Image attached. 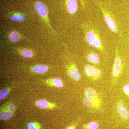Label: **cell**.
<instances>
[{
    "label": "cell",
    "mask_w": 129,
    "mask_h": 129,
    "mask_svg": "<svg viewBox=\"0 0 129 129\" xmlns=\"http://www.w3.org/2000/svg\"><path fill=\"white\" fill-rule=\"evenodd\" d=\"M36 11L40 16L42 17H46L48 14V10L45 5L43 3L37 2L35 4Z\"/></svg>",
    "instance_id": "4"
},
{
    "label": "cell",
    "mask_w": 129,
    "mask_h": 129,
    "mask_svg": "<svg viewBox=\"0 0 129 129\" xmlns=\"http://www.w3.org/2000/svg\"><path fill=\"white\" fill-rule=\"evenodd\" d=\"M83 103L84 106H87L89 108L91 107L92 105V100L86 98H85L83 100Z\"/></svg>",
    "instance_id": "18"
},
{
    "label": "cell",
    "mask_w": 129,
    "mask_h": 129,
    "mask_svg": "<svg viewBox=\"0 0 129 129\" xmlns=\"http://www.w3.org/2000/svg\"><path fill=\"white\" fill-rule=\"evenodd\" d=\"M53 84L58 88H62L63 86V83L62 80L59 78H55L52 80Z\"/></svg>",
    "instance_id": "16"
},
{
    "label": "cell",
    "mask_w": 129,
    "mask_h": 129,
    "mask_svg": "<svg viewBox=\"0 0 129 129\" xmlns=\"http://www.w3.org/2000/svg\"><path fill=\"white\" fill-rule=\"evenodd\" d=\"M10 19L12 21L18 22H22L25 19V16L23 14L20 13L14 14L10 17Z\"/></svg>",
    "instance_id": "14"
},
{
    "label": "cell",
    "mask_w": 129,
    "mask_h": 129,
    "mask_svg": "<svg viewBox=\"0 0 129 129\" xmlns=\"http://www.w3.org/2000/svg\"><path fill=\"white\" fill-rule=\"evenodd\" d=\"M72 78L74 80L78 81L80 79V75L78 70L76 67H73L72 70Z\"/></svg>",
    "instance_id": "15"
},
{
    "label": "cell",
    "mask_w": 129,
    "mask_h": 129,
    "mask_svg": "<svg viewBox=\"0 0 129 129\" xmlns=\"http://www.w3.org/2000/svg\"><path fill=\"white\" fill-rule=\"evenodd\" d=\"M121 67H122V64H121V60L120 58L116 53V56L114 60L113 70V75L114 77H117L120 73L121 71Z\"/></svg>",
    "instance_id": "5"
},
{
    "label": "cell",
    "mask_w": 129,
    "mask_h": 129,
    "mask_svg": "<svg viewBox=\"0 0 129 129\" xmlns=\"http://www.w3.org/2000/svg\"><path fill=\"white\" fill-rule=\"evenodd\" d=\"M88 127L89 129H98L99 127V125L97 123L92 121L89 123Z\"/></svg>",
    "instance_id": "21"
},
{
    "label": "cell",
    "mask_w": 129,
    "mask_h": 129,
    "mask_svg": "<svg viewBox=\"0 0 129 129\" xmlns=\"http://www.w3.org/2000/svg\"><path fill=\"white\" fill-rule=\"evenodd\" d=\"M16 109V107L12 104H8L5 108L1 109L0 118L2 120H8L12 117Z\"/></svg>",
    "instance_id": "2"
},
{
    "label": "cell",
    "mask_w": 129,
    "mask_h": 129,
    "mask_svg": "<svg viewBox=\"0 0 129 129\" xmlns=\"http://www.w3.org/2000/svg\"><path fill=\"white\" fill-rule=\"evenodd\" d=\"M84 70L85 74L89 76H98L101 74L100 70L91 65H86Z\"/></svg>",
    "instance_id": "6"
},
{
    "label": "cell",
    "mask_w": 129,
    "mask_h": 129,
    "mask_svg": "<svg viewBox=\"0 0 129 129\" xmlns=\"http://www.w3.org/2000/svg\"><path fill=\"white\" fill-rule=\"evenodd\" d=\"M9 93V91L7 89H3L0 91V99H3L6 97Z\"/></svg>",
    "instance_id": "20"
},
{
    "label": "cell",
    "mask_w": 129,
    "mask_h": 129,
    "mask_svg": "<svg viewBox=\"0 0 129 129\" xmlns=\"http://www.w3.org/2000/svg\"><path fill=\"white\" fill-rule=\"evenodd\" d=\"M86 39L88 44L95 48L102 50L103 49L101 42L96 33L92 30H90L86 35Z\"/></svg>",
    "instance_id": "1"
},
{
    "label": "cell",
    "mask_w": 129,
    "mask_h": 129,
    "mask_svg": "<svg viewBox=\"0 0 129 129\" xmlns=\"http://www.w3.org/2000/svg\"><path fill=\"white\" fill-rule=\"evenodd\" d=\"M9 39L10 41L14 43L18 41L20 39V36L19 33L16 32H12L9 35Z\"/></svg>",
    "instance_id": "13"
},
{
    "label": "cell",
    "mask_w": 129,
    "mask_h": 129,
    "mask_svg": "<svg viewBox=\"0 0 129 129\" xmlns=\"http://www.w3.org/2000/svg\"><path fill=\"white\" fill-rule=\"evenodd\" d=\"M123 90L126 94L129 95V85L126 84L123 87Z\"/></svg>",
    "instance_id": "22"
},
{
    "label": "cell",
    "mask_w": 129,
    "mask_h": 129,
    "mask_svg": "<svg viewBox=\"0 0 129 129\" xmlns=\"http://www.w3.org/2000/svg\"><path fill=\"white\" fill-rule=\"evenodd\" d=\"M68 76H69L70 78H72V70H69L68 71Z\"/></svg>",
    "instance_id": "23"
},
{
    "label": "cell",
    "mask_w": 129,
    "mask_h": 129,
    "mask_svg": "<svg viewBox=\"0 0 129 129\" xmlns=\"http://www.w3.org/2000/svg\"><path fill=\"white\" fill-rule=\"evenodd\" d=\"M22 55L24 57L30 58L33 55V53L30 50L25 49L22 50L21 52Z\"/></svg>",
    "instance_id": "17"
},
{
    "label": "cell",
    "mask_w": 129,
    "mask_h": 129,
    "mask_svg": "<svg viewBox=\"0 0 129 129\" xmlns=\"http://www.w3.org/2000/svg\"><path fill=\"white\" fill-rule=\"evenodd\" d=\"M36 106L39 108H46L49 106V102L46 100L44 99H40L35 102Z\"/></svg>",
    "instance_id": "11"
},
{
    "label": "cell",
    "mask_w": 129,
    "mask_h": 129,
    "mask_svg": "<svg viewBox=\"0 0 129 129\" xmlns=\"http://www.w3.org/2000/svg\"><path fill=\"white\" fill-rule=\"evenodd\" d=\"M67 8L68 12L70 14H74L78 8V4L76 0H68Z\"/></svg>",
    "instance_id": "7"
},
{
    "label": "cell",
    "mask_w": 129,
    "mask_h": 129,
    "mask_svg": "<svg viewBox=\"0 0 129 129\" xmlns=\"http://www.w3.org/2000/svg\"><path fill=\"white\" fill-rule=\"evenodd\" d=\"M76 126L75 125H72L67 127L65 129H75Z\"/></svg>",
    "instance_id": "24"
},
{
    "label": "cell",
    "mask_w": 129,
    "mask_h": 129,
    "mask_svg": "<svg viewBox=\"0 0 129 129\" xmlns=\"http://www.w3.org/2000/svg\"><path fill=\"white\" fill-rule=\"evenodd\" d=\"M117 109L118 112L123 118L128 119L129 118V113L126 107L121 102H118L117 104Z\"/></svg>",
    "instance_id": "8"
},
{
    "label": "cell",
    "mask_w": 129,
    "mask_h": 129,
    "mask_svg": "<svg viewBox=\"0 0 129 129\" xmlns=\"http://www.w3.org/2000/svg\"><path fill=\"white\" fill-rule=\"evenodd\" d=\"M85 95L86 98L92 99L96 98L98 96L96 91L92 88H86L85 90Z\"/></svg>",
    "instance_id": "9"
},
{
    "label": "cell",
    "mask_w": 129,
    "mask_h": 129,
    "mask_svg": "<svg viewBox=\"0 0 129 129\" xmlns=\"http://www.w3.org/2000/svg\"><path fill=\"white\" fill-rule=\"evenodd\" d=\"M101 9L103 13L104 20L106 24L111 31L115 33L117 31V26L114 20L107 12L102 8Z\"/></svg>",
    "instance_id": "3"
},
{
    "label": "cell",
    "mask_w": 129,
    "mask_h": 129,
    "mask_svg": "<svg viewBox=\"0 0 129 129\" xmlns=\"http://www.w3.org/2000/svg\"><path fill=\"white\" fill-rule=\"evenodd\" d=\"M87 59L90 62L95 64H98L100 61V60L98 56L94 53L89 54L87 57Z\"/></svg>",
    "instance_id": "12"
},
{
    "label": "cell",
    "mask_w": 129,
    "mask_h": 129,
    "mask_svg": "<svg viewBox=\"0 0 129 129\" xmlns=\"http://www.w3.org/2000/svg\"><path fill=\"white\" fill-rule=\"evenodd\" d=\"M48 68L46 65L44 64H39L34 66L33 68V71L37 73H45L47 71Z\"/></svg>",
    "instance_id": "10"
},
{
    "label": "cell",
    "mask_w": 129,
    "mask_h": 129,
    "mask_svg": "<svg viewBox=\"0 0 129 129\" xmlns=\"http://www.w3.org/2000/svg\"><path fill=\"white\" fill-rule=\"evenodd\" d=\"M28 129H39L40 126L36 123H30L28 124Z\"/></svg>",
    "instance_id": "19"
}]
</instances>
